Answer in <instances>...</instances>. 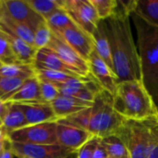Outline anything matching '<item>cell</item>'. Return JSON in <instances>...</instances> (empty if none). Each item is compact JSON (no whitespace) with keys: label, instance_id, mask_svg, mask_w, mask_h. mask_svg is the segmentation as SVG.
Wrapping results in <instances>:
<instances>
[{"label":"cell","instance_id":"6da1fadb","mask_svg":"<svg viewBox=\"0 0 158 158\" xmlns=\"http://www.w3.org/2000/svg\"><path fill=\"white\" fill-rule=\"evenodd\" d=\"M131 17L118 7L111 18L104 20L118 83L142 80L141 61L131 31Z\"/></svg>","mask_w":158,"mask_h":158},{"label":"cell","instance_id":"7a4b0ae2","mask_svg":"<svg viewBox=\"0 0 158 158\" xmlns=\"http://www.w3.org/2000/svg\"><path fill=\"white\" fill-rule=\"evenodd\" d=\"M115 110L126 120L158 117V106L142 80L118 82L113 94Z\"/></svg>","mask_w":158,"mask_h":158},{"label":"cell","instance_id":"3957f363","mask_svg":"<svg viewBox=\"0 0 158 158\" xmlns=\"http://www.w3.org/2000/svg\"><path fill=\"white\" fill-rule=\"evenodd\" d=\"M131 18L137 33L142 81L158 106V29L151 27L135 14Z\"/></svg>","mask_w":158,"mask_h":158},{"label":"cell","instance_id":"277c9868","mask_svg":"<svg viewBox=\"0 0 158 158\" xmlns=\"http://www.w3.org/2000/svg\"><path fill=\"white\" fill-rule=\"evenodd\" d=\"M126 145L131 158H149L158 143V117L125 120L116 134Z\"/></svg>","mask_w":158,"mask_h":158},{"label":"cell","instance_id":"5b68a950","mask_svg":"<svg viewBox=\"0 0 158 158\" xmlns=\"http://www.w3.org/2000/svg\"><path fill=\"white\" fill-rule=\"evenodd\" d=\"M125 120L114 108L113 95L102 90L88 108L87 131L100 139L116 135Z\"/></svg>","mask_w":158,"mask_h":158},{"label":"cell","instance_id":"8992f818","mask_svg":"<svg viewBox=\"0 0 158 158\" xmlns=\"http://www.w3.org/2000/svg\"><path fill=\"white\" fill-rule=\"evenodd\" d=\"M59 4L78 27L93 36L100 19L90 0H59Z\"/></svg>","mask_w":158,"mask_h":158},{"label":"cell","instance_id":"52a82bcc","mask_svg":"<svg viewBox=\"0 0 158 158\" xmlns=\"http://www.w3.org/2000/svg\"><path fill=\"white\" fill-rule=\"evenodd\" d=\"M57 122H46L24 127L10 133L9 142L29 144H56Z\"/></svg>","mask_w":158,"mask_h":158},{"label":"cell","instance_id":"ba28073f","mask_svg":"<svg viewBox=\"0 0 158 158\" xmlns=\"http://www.w3.org/2000/svg\"><path fill=\"white\" fill-rule=\"evenodd\" d=\"M9 142V141H8ZM14 156L18 158H75L76 151L68 149L60 144H29L9 142Z\"/></svg>","mask_w":158,"mask_h":158},{"label":"cell","instance_id":"9c48e42d","mask_svg":"<svg viewBox=\"0 0 158 158\" xmlns=\"http://www.w3.org/2000/svg\"><path fill=\"white\" fill-rule=\"evenodd\" d=\"M47 47L53 50L66 65L71 68L81 77L87 78L90 75L88 62L84 60L68 44H66L58 35L53 33Z\"/></svg>","mask_w":158,"mask_h":158},{"label":"cell","instance_id":"30bf717a","mask_svg":"<svg viewBox=\"0 0 158 158\" xmlns=\"http://www.w3.org/2000/svg\"><path fill=\"white\" fill-rule=\"evenodd\" d=\"M75 50L84 60L88 59L94 50V40L91 34L84 31L76 24L55 33Z\"/></svg>","mask_w":158,"mask_h":158},{"label":"cell","instance_id":"8fae6325","mask_svg":"<svg viewBox=\"0 0 158 158\" xmlns=\"http://www.w3.org/2000/svg\"><path fill=\"white\" fill-rule=\"evenodd\" d=\"M2 6L10 18L29 27L32 31L44 21V19L31 8L27 1L2 0Z\"/></svg>","mask_w":158,"mask_h":158},{"label":"cell","instance_id":"7c38bea8","mask_svg":"<svg viewBox=\"0 0 158 158\" xmlns=\"http://www.w3.org/2000/svg\"><path fill=\"white\" fill-rule=\"evenodd\" d=\"M90 75L97 82L100 88L113 95L118 85V80L114 71L94 50L88 59Z\"/></svg>","mask_w":158,"mask_h":158},{"label":"cell","instance_id":"4fadbf2b","mask_svg":"<svg viewBox=\"0 0 158 158\" xmlns=\"http://www.w3.org/2000/svg\"><path fill=\"white\" fill-rule=\"evenodd\" d=\"M56 137L58 144L77 152L94 136L85 130L57 122Z\"/></svg>","mask_w":158,"mask_h":158},{"label":"cell","instance_id":"5bb4252c","mask_svg":"<svg viewBox=\"0 0 158 158\" xmlns=\"http://www.w3.org/2000/svg\"><path fill=\"white\" fill-rule=\"evenodd\" d=\"M32 66L35 69V70L44 69V70L60 71V72L69 74L71 76L84 78V77H81V75H79L77 72H75L68 65H66L58 57V56L48 47H44V48L37 50Z\"/></svg>","mask_w":158,"mask_h":158},{"label":"cell","instance_id":"9a60e30c","mask_svg":"<svg viewBox=\"0 0 158 158\" xmlns=\"http://www.w3.org/2000/svg\"><path fill=\"white\" fill-rule=\"evenodd\" d=\"M10 104L43 103L41 98L40 81L35 76L27 79L23 84L5 102Z\"/></svg>","mask_w":158,"mask_h":158},{"label":"cell","instance_id":"2e32d148","mask_svg":"<svg viewBox=\"0 0 158 158\" xmlns=\"http://www.w3.org/2000/svg\"><path fill=\"white\" fill-rule=\"evenodd\" d=\"M23 109L27 126L46 122H56L57 118L51 104H19Z\"/></svg>","mask_w":158,"mask_h":158},{"label":"cell","instance_id":"e0dca14e","mask_svg":"<svg viewBox=\"0 0 158 158\" xmlns=\"http://www.w3.org/2000/svg\"><path fill=\"white\" fill-rule=\"evenodd\" d=\"M93 103L82 101L73 96L59 94V96L51 103L57 120L63 119L69 116L78 113L83 109L90 107Z\"/></svg>","mask_w":158,"mask_h":158},{"label":"cell","instance_id":"ac0fdd59","mask_svg":"<svg viewBox=\"0 0 158 158\" xmlns=\"http://www.w3.org/2000/svg\"><path fill=\"white\" fill-rule=\"evenodd\" d=\"M0 30L9 32L33 45V31L29 27L10 18L3 8L2 0L0 6Z\"/></svg>","mask_w":158,"mask_h":158},{"label":"cell","instance_id":"d6986e66","mask_svg":"<svg viewBox=\"0 0 158 158\" xmlns=\"http://www.w3.org/2000/svg\"><path fill=\"white\" fill-rule=\"evenodd\" d=\"M4 32L6 35V38L9 42V44L17 60L22 64L32 65L37 52L34 46L9 32Z\"/></svg>","mask_w":158,"mask_h":158},{"label":"cell","instance_id":"ffe728a7","mask_svg":"<svg viewBox=\"0 0 158 158\" xmlns=\"http://www.w3.org/2000/svg\"><path fill=\"white\" fill-rule=\"evenodd\" d=\"M93 38L94 40V51L106 63V65L114 71L112 56H111V49H110L109 41L106 35L104 20H100L95 31L93 34Z\"/></svg>","mask_w":158,"mask_h":158},{"label":"cell","instance_id":"44dd1931","mask_svg":"<svg viewBox=\"0 0 158 158\" xmlns=\"http://www.w3.org/2000/svg\"><path fill=\"white\" fill-rule=\"evenodd\" d=\"M7 104L8 109L2 128L4 129L8 137L10 133L19 131L24 127H27V122L23 109L19 104Z\"/></svg>","mask_w":158,"mask_h":158},{"label":"cell","instance_id":"7402d4cb","mask_svg":"<svg viewBox=\"0 0 158 158\" xmlns=\"http://www.w3.org/2000/svg\"><path fill=\"white\" fill-rule=\"evenodd\" d=\"M133 14L151 27L158 29V0H137Z\"/></svg>","mask_w":158,"mask_h":158},{"label":"cell","instance_id":"603a6c76","mask_svg":"<svg viewBox=\"0 0 158 158\" xmlns=\"http://www.w3.org/2000/svg\"><path fill=\"white\" fill-rule=\"evenodd\" d=\"M36 75V70L32 65L15 63L9 65H3L0 68V76L27 80Z\"/></svg>","mask_w":158,"mask_h":158},{"label":"cell","instance_id":"cb8c5ba5","mask_svg":"<svg viewBox=\"0 0 158 158\" xmlns=\"http://www.w3.org/2000/svg\"><path fill=\"white\" fill-rule=\"evenodd\" d=\"M100 142L105 147L108 158H131L126 145L117 135L102 138Z\"/></svg>","mask_w":158,"mask_h":158},{"label":"cell","instance_id":"d4e9b609","mask_svg":"<svg viewBox=\"0 0 158 158\" xmlns=\"http://www.w3.org/2000/svg\"><path fill=\"white\" fill-rule=\"evenodd\" d=\"M45 21L53 33H57L62 30L75 24L69 14L63 8H60L54 12L48 19H45Z\"/></svg>","mask_w":158,"mask_h":158},{"label":"cell","instance_id":"484cf974","mask_svg":"<svg viewBox=\"0 0 158 158\" xmlns=\"http://www.w3.org/2000/svg\"><path fill=\"white\" fill-rule=\"evenodd\" d=\"M31 8L44 20L54 12L62 8L59 0H27Z\"/></svg>","mask_w":158,"mask_h":158},{"label":"cell","instance_id":"4316f807","mask_svg":"<svg viewBox=\"0 0 158 158\" xmlns=\"http://www.w3.org/2000/svg\"><path fill=\"white\" fill-rule=\"evenodd\" d=\"M100 20L111 18L117 11L118 0H90Z\"/></svg>","mask_w":158,"mask_h":158},{"label":"cell","instance_id":"83f0119b","mask_svg":"<svg viewBox=\"0 0 158 158\" xmlns=\"http://www.w3.org/2000/svg\"><path fill=\"white\" fill-rule=\"evenodd\" d=\"M53 32L46 21L42 22L33 31V46L36 50L47 47L51 41Z\"/></svg>","mask_w":158,"mask_h":158},{"label":"cell","instance_id":"f1b7e54d","mask_svg":"<svg viewBox=\"0 0 158 158\" xmlns=\"http://www.w3.org/2000/svg\"><path fill=\"white\" fill-rule=\"evenodd\" d=\"M26 80L0 76V100L6 102Z\"/></svg>","mask_w":158,"mask_h":158},{"label":"cell","instance_id":"f546056e","mask_svg":"<svg viewBox=\"0 0 158 158\" xmlns=\"http://www.w3.org/2000/svg\"><path fill=\"white\" fill-rule=\"evenodd\" d=\"M36 77L39 81H48L54 84L63 83L66 82L73 78H81L76 76H71L69 74L60 72V71H54V70H36Z\"/></svg>","mask_w":158,"mask_h":158},{"label":"cell","instance_id":"4dcf8cb0","mask_svg":"<svg viewBox=\"0 0 158 158\" xmlns=\"http://www.w3.org/2000/svg\"><path fill=\"white\" fill-rule=\"evenodd\" d=\"M0 62L3 65H9L19 63L9 44V42L6 38V33L0 30Z\"/></svg>","mask_w":158,"mask_h":158},{"label":"cell","instance_id":"1f68e13d","mask_svg":"<svg viewBox=\"0 0 158 158\" xmlns=\"http://www.w3.org/2000/svg\"><path fill=\"white\" fill-rule=\"evenodd\" d=\"M40 81V91H41V98L43 103L51 104L54 102L60 94L58 88L56 84L48 82V81Z\"/></svg>","mask_w":158,"mask_h":158},{"label":"cell","instance_id":"d6a6232c","mask_svg":"<svg viewBox=\"0 0 158 158\" xmlns=\"http://www.w3.org/2000/svg\"><path fill=\"white\" fill-rule=\"evenodd\" d=\"M100 138L94 137L82 147H81L76 154V158H94L95 149L99 143Z\"/></svg>","mask_w":158,"mask_h":158},{"label":"cell","instance_id":"836d02e7","mask_svg":"<svg viewBox=\"0 0 158 158\" xmlns=\"http://www.w3.org/2000/svg\"><path fill=\"white\" fill-rule=\"evenodd\" d=\"M94 158H108L107 153H106L105 147L102 145L100 141H99V143H98V145H97V147L95 149Z\"/></svg>","mask_w":158,"mask_h":158},{"label":"cell","instance_id":"e575fe53","mask_svg":"<svg viewBox=\"0 0 158 158\" xmlns=\"http://www.w3.org/2000/svg\"><path fill=\"white\" fill-rule=\"evenodd\" d=\"M7 109H8V104L0 100V127L3 126L6 115L7 113Z\"/></svg>","mask_w":158,"mask_h":158},{"label":"cell","instance_id":"d590c367","mask_svg":"<svg viewBox=\"0 0 158 158\" xmlns=\"http://www.w3.org/2000/svg\"><path fill=\"white\" fill-rule=\"evenodd\" d=\"M14 157V155H13V152L11 150V147H10V144H9V142H8V139L6 143V145H5V148L3 150V152L1 153L0 155V158H13Z\"/></svg>","mask_w":158,"mask_h":158},{"label":"cell","instance_id":"8d00e7d4","mask_svg":"<svg viewBox=\"0 0 158 158\" xmlns=\"http://www.w3.org/2000/svg\"><path fill=\"white\" fill-rule=\"evenodd\" d=\"M7 140V134L2 127H0V142H5Z\"/></svg>","mask_w":158,"mask_h":158},{"label":"cell","instance_id":"74e56055","mask_svg":"<svg viewBox=\"0 0 158 158\" xmlns=\"http://www.w3.org/2000/svg\"><path fill=\"white\" fill-rule=\"evenodd\" d=\"M149 158H158V143L156 145V147L153 149Z\"/></svg>","mask_w":158,"mask_h":158},{"label":"cell","instance_id":"f35d334b","mask_svg":"<svg viewBox=\"0 0 158 158\" xmlns=\"http://www.w3.org/2000/svg\"><path fill=\"white\" fill-rule=\"evenodd\" d=\"M6 141H7V140H6ZM6 141H5V142H0V155H1V153L3 152L4 148H5V145H6Z\"/></svg>","mask_w":158,"mask_h":158},{"label":"cell","instance_id":"ab89813d","mask_svg":"<svg viewBox=\"0 0 158 158\" xmlns=\"http://www.w3.org/2000/svg\"><path fill=\"white\" fill-rule=\"evenodd\" d=\"M20 158H32V157H30V156H23V157H20Z\"/></svg>","mask_w":158,"mask_h":158},{"label":"cell","instance_id":"60d3db41","mask_svg":"<svg viewBox=\"0 0 158 158\" xmlns=\"http://www.w3.org/2000/svg\"><path fill=\"white\" fill-rule=\"evenodd\" d=\"M2 66H3V64H2V63H1V62H0V68H1V67H2Z\"/></svg>","mask_w":158,"mask_h":158},{"label":"cell","instance_id":"b9f144b4","mask_svg":"<svg viewBox=\"0 0 158 158\" xmlns=\"http://www.w3.org/2000/svg\"><path fill=\"white\" fill-rule=\"evenodd\" d=\"M0 6H1V0H0Z\"/></svg>","mask_w":158,"mask_h":158},{"label":"cell","instance_id":"7bdbcfd3","mask_svg":"<svg viewBox=\"0 0 158 158\" xmlns=\"http://www.w3.org/2000/svg\"><path fill=\"white\" fill-rule=\"evenodd\" d=\"M75 158H76V157H75Z\"/></svg>","mask_w":158,"mask_h":158}]
</instances>
